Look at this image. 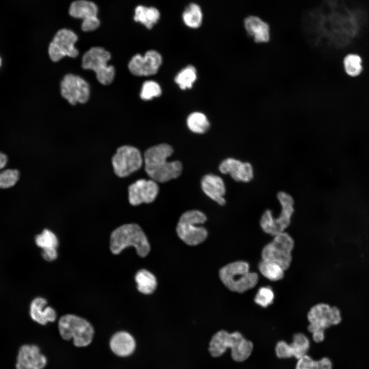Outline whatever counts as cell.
Segmentation results:
<instances>
[{
    "mask_svg": "<svg viewBox=\"0 0 369 369\" xmlns=\"http://www.w3.org/2000/svg\"><path fill=\"white\" fill-rule=\"evenodd\" d=\"M161 94L160 86L157 82L147 80L142 84L140 96L142 99L149 100L154 97L159 96Z\"/></svg>",
    "mask_w": 369,
    "mask_h": 369,
    "instance_id": "cell-35",
    "label": "cell"
},
{
    "mask_svg": "<svg viewBox=\"0 0 369 369\" xmlns=\"http://www.w3.org/2000/svg\"><path fill=\"white\" fill-rule=\"evenodd\" d=\"M62 96L71 105L85 103L89 99L90 87L88 83L79 76L68 74L60 84Z\"/></svg>",
    "mask_w": 369,
    "mask_h": 369,
    "instance_id": "cell-13",
    "label": "cell"
},
{
    "mask_svg": "<svg viewBox=\"0 0 369 369\" xmlns=\"http://www.w3.org/2000/svg\"><path fill=\"white\" fill-rule=\"evenodd\" d=\"M110 58V53L104 48L92 47L84 54L82 67L94 71L99 83L105 85H109L112 82L115 75L113 66L108 65Z\"/></svg>",
    "mask_w": 369,
    "mask_h": 369,
    "instance_id": "cell-10",
    "label": "cell"
},
{
    "mask_svg": "<svg viewBox=\"0 0 369 369\" xmlns=\"http://www.w3.org/2000/svg\"><path fill=\"white\" fill-rule=\"evenodd\" d=\"M173 153L172 147L167 144L153 146L145 151V169L152 180L165 182L179 176L182 170L181 162L167 160Z\"/></svg>",
    "mask_w": 369,
    "mask_h": 369,
    "instance_id": "cell-1",
    "label": "cell"
},
{
    "mask_svg": "<svg viewBox=\"0 0 369 369\" xmlns=\"http://www.w3.org/2000/svg\"><path fill=\"white\" fill-rule=\"evenodd\" d=\"M275 294L270 286L260 287L254 297V302L262 308L270 305L274 300Z\"/></svg>",
    "mask_w": 369,
    "mask_h": 369,
    "instance_id": "cell-34",
    "label": "cell"
},
{
    "mask_svg": "<svg viewBox=\"0 0 369 369\" xmlns=\"http://www.w3.org/2000/svg\"><path fill=\"white\" fill-rule=\"evenodd\" d=\"M69 14L73 17L81 19V29L86 32L96 29L100 25L97 17L98 7L96 5L87 0H77L70 5Z\"/></svg>",
    "mask_w": 369,
    "mask_h": 369,
    "instance_id": "cell-14",
    "label": "cell"
},
{
    "mask_svg": "<svg viewBox=\"0 0 369 369\" xmlns=\"http://www.w3.org/2000/svg\"><path fill=\"white\" fill-rule=\"evenodd\" d=\"M196 78V69L194 66L189 65L177 73L175 77V81L180 89L186 90L192 88Z\"/></svg>",
    "mask_w": 369,
    "mask_h": 369,
    "instance_id": "cell-32",
    "label": "cell"
},
{
    "mask_svg": "<svg viewBox=\"0 0 369 369\" xmlns=\"http://www.w3.org/2000/svg\"><path fill=\"white\" fill-rule=\"evenodd\" d=\"M162 57L155 50H149L144 56L134 55L128 64L130 71L136 76H149L158 71L162 63Z\"/></svg>",
    "mask_w": 369,
    "mask_h": 369,
    "instance_id": "cell-15",
    "label": "cell"
},
{
    "mask_svg": "<svg viewBox=\"0 0 369 369\" xmlns=\"http://www.w3.org/2000/svg\"><path fill=\"white\" fill-rule=\"evenodd\" d=\"M344 70L351 77L359 76L363 70L362 57L356 53L347 54L343 60Z\"/></svg>",
    "mask_w": 369,
    "mask_h": 369,
    "instance_id": "cell-29",
    "label": "cell"
},
{
    "mask_svg": "<svg viewBox=\"0 0 369 369\" xmlns=\"http://www.w3.org/2000/svg\"><path fill=\"white\" fill-rule=\"evenodd\" d=\"M219 170L223 174H229L235 181L248 183L255 177L254 168L251 162L228 157L221 161Z\"/></svg>",
    "mask_w": 369,
    "mask_h": 369,
    "instance_id": "cell-16",
    "label": "cell"
},
{
    "mask_svg": "<svg viewBox=\"0 0 369 369\" xmlns=\"http://www.w3.org/2000/svg\"><path fill=\"white\" fill-rule=\"evenodd\" d=\"M35 240L36 245L43 249L42 256L46 260L51 261L57 258L58 242L56 236L52 231L44 229L36 235Z\"/></svg>",
    "mask_w": 369,
    "mask_h": 369,
    "instance_id": "cell-22",
    "label": "cell"
},
{
    "mask_svg": "<svg viewBox=\"0 0 369 369\" xmlns=\"http://www.w3.org/2000/svg\"><path fill=\"white\" fill-rule=\"evenodd\" d=\"M309 348L310 341L308 337L301 333H298L293 336L291 343L283 340L278 342L275 346V352L279 358L295 357L298 360L307 354Z\"/></svg>",
    "mask_w": 369,
    "mask_h": 369,
    "instance_id": "cell-18",
    "label": "cell"
},
{
    "mask_svg": "<svg viewBox=\"0 0 369 369\" xmlns=\"http://www.w3.org/2000/svg\"><path fill=\"white\" fill-rule=\"evenodd\" d=\"M128 191L130 203L135 206L153 202L157 196L159 187L152 179H140L131 184Z\"/></svg>",
    "mask_w": 369,
    "mask_h": 369,
    "instance_id": "cell-17",
    "label": "cell"
},
{
    "mask_svg": "<svg viewBox=\"0 0 369 369\" xmlns=\"http://www.w3.org/2000/svg\"><path fill=\"white\" fill-rule=\"evenodd\" d=\"M8 161L7 155L2 152H0V172L1 170L5 168Z\"/></svg>",
    "mask_w": 369,
    "mask_h": 369,
    "instance_id": "cell-36",
    "label": "cell"
},
{
    "mask_svg": "<svg viewBox=\"0 0 369 369\" xmlns=\"http://www.w3.org/2000/svg\"><path fill=\"white\" fill-rule=\"evenodd\" d=\"M46 357L35 345L24 344L19 349L16 357V369H43L47 364Z\"/></svg>",
    "mask_w": 369,
    "mask_h": 369,
    "instance_id": "cell-19",
    "label": "cell"
},
{
    "mask_svg": "<svg viewBox=\"0 0 369 369\" xmlns=\"http://www.w3.org/2000/svg\"><path fill=\"white\" fill-rule=\"evenodd\" d=\"M248 33L256 43H265L270 39V28L267 23L257 16H250L244 20Z\"/></svg>",
    "mask_w": 369,
    "mask_h": 369,
    "instance_id": "cell-24",
    "label": "cell"
},
{
    "mask_svg": "<svg viewBox=\"0 0 369 369\" xmlns=\"http://www.w3.org/2000/svg\"><path fill=\"white\" fill-rule=\"evenodd\" d=\"M258 270L262 275L272 281L282 279L285 271L277 263L263 259L258 264Z\"/></svg>",
    "mask_w": 369,
    "mask_h": 369,
    "instance_id": "cell-27",
    "label": "cell"
},
{
    "mask_svg": "<svg viewBox=\"0 0 369 369\" xmlns=\"http://www.w3.org/2000/svg\"><path fill=\"white\" fill-rule=\"evenodd\" d=\"M252 348V342L245 339L239 332L230 333L220 330L215 334L209 344V351L213 357L222 355L228 348L231 350V356L234 360L245 357Z\"/></svg>",
    "mask_w": 369,
    "mask_h": 369,
    "instance_id": "cell-5",
    "label": "cell"
},
{
    "mask_svg": "<svg viewBox=\"0 0 369 369\" xmlns=\"http://www.w3.org/2000/svg\"><path fill=\"white\" fill-rule=\"evenodd\" d=\"M58 330L64 339H73L74 344L77 347L86 346L90 344L94 333L93 326L87 320L72 314L60 317Z\"/></svg>",
    "mask_w": 369,
    "mask_h": 369,
    "instance_id": "cell-8",
    "label": "cell"
},
{
    "mask_svg": "<svg viewBox=\"0 0 369 369\" xmlns=\"http://www.w3.org/2000/svg\"><path fill=\"white\" fill-rule=\"evenodd\" d=\"M46 300L42 297L35 298L30 306V315L31 318L42 325L46 324L48 322H53L56 318L54 310L48 306Z\"/></svg>",
    "mask_w": 369,
    "mask_h": 369,
    "instance_id": "cell-21",
    "label": "cell"
},
{
    "mask_svg": "<svg viewBox=\"0 0 369 369\" xmlns=\"http://www.w3.org/2000/svg\"><path fill=\"white\" fill-rule=\"evenodd\" d=\"M219 277L231 291L242 293L255 287L259 280L257 273L251 272L248 262L239 260L229 263L219 271Z\"/></svg>",
    "mask_w": 369,
    "mask_h": 369,
    "instance_id": "cell-4",
    "label": "cell"
},
{
    "mask_svg": "<svg viewBox=\"0 0 369 369\" xmlns=\"http://www.w3.org/2000/svg\"><path fill=\"white\" fill-rule=\"evenodd\" d=\"M307 318L309 322L308 330L316 342L324 340L326 329L339 324L341 320L337 308L323 303L313 306L308 313Z\"/></svg>",
    "mask_w": 369,
    "mask_h": 369,
    "instance_id": "cell-6",
    "label": "cell"
},
{
    "mask_svg": "<svg viewBox=\"0 0 369 369\" xmlns=\"http://www.w3.org/2000/svg\"><path fill=\"white\" fill-rule=\"evenodd\" d=\"M77 36L72 30L62 29L55 35L49 46V55L51 59L55 62L67 56L76 57L78 51L75 47Z\"/></svg>",
    "mask_w": 369,
    "mask_h": 369,
    "instance_id": "cell-12",
    "label": "cell"
},
{
    "mask_svg": "<svg viewBox=\"0 0 369 369\" xmlns=\"http://www.w3.org/2000/svg\"><path fill=\"white\" fill-rule=\"evenodd\" d=\"M201 187L203 192L219 205L225 204L224 198L226 192L225 186L220 176L212 174L206 175L201 179Z\"/></svg>",
    "mask_w": 369,
    "mask_h": 369,
    "instance_id": "cell-20",
    "label": "cell"
},
{
    "mask_svg": "<svg viewBox=\"0 0 369 369\" xmlns=\"http://www.w3.org/2000/svg\"><path fill=\"white\" fill-rule=\"evenodd\" d=\"M160 15L159 11L155 7L138 5L135 9L134 20L151 29L157 23Z\"/></svg>",
    "mask_w": 369,
    "mask_h": 369,
    "instance_id": "cell-25",
    "label": "cell"
},
{
    "mask_svg": "<svg viewBox=\"0 0 369 369\" xmlns=\"http://www.w3.org/2000/svg\"><path fill=\"white\" fill-rule=\"evenodd\" d=\"M182 17L187 26L193 29L198 28L201 26L202 20L201 9L197 4L191 3L184 10Z\"/></svg>",
    "mask_w": 369,
    "mask_h": 369,
    "instance_id": "cell-28",
    "label": "cell"
},
{
    "mask_svg": "<svg viewBox=\"0 0 369 369\" xmlns=\"http://www.w3.org/2000/svg\"><path fill=\"white\" fill-rule=\"evenodd\" d=\"M1 58H0V65H1Z\"/></svg>",
    "mask_w": 369,
    "mask_h": 369,
    "instance_id": "cell-37",
    "label": "cell"
},
{
    "mask_svg": "<svg viewBox=\"0 0 369 369\" xmlns=\"http://www.w3.org/2000/svg\"><path fill=\"white\" fill-rule=\"evenodd\" d=\"M294 246L295 241L289 233L278 234L262 248V259L277 263L286 271L291 265Z\"/></svg>",
    "mask_w": 369,
    "mask_h": 369,
    "instance_id": "cell-9",
    "label": "cell"
},
{
    "mask_svg": "<svg viewBox=\"0 0 369 369\" xmlns=\"http://www.w3.org/2000/svg\"><path fill=\"white\" fill-rule=\"evenodd\" d=\"M20 178V172L16 169H9L0 172V189L10 188L15 186Z\"/></svg>",
    "mask_w": 369,
    "mask_h": 369,
    "instance_id": "cell-33",
    "label": "cell"
},
{
    "mask_svg": "<svg viewBox=\"0 0 369 369\" xmlns=\"http://www.w3.org/2000/svg\"><path fill=\"white\" fill-rule=\"evenodd\" d=\"M129 247H134L137 255L147 256L151 250L150 244L141 227L136 223L123 224L111 233L110 250L114 254H119Z\"/></svg>",
    "mask_w": 369,
    "mask_h": 369,
    "instance_id": "cell-3",
    "label": "cell"
},
{
    "mask_svg": "<svg viewBox=\"0 0 369 369\" xmlns=\"http://www.w3.org/2000/svg\"><path fill=\"white\" fill-rule=\"evenodd\" d=\"M187 124L192 132L198 134L205 133L210 127V122L206 116L199 112L190 114L187 118Z\"/></svg>",
    "mask_w": 369,
    "mask_h": 369,
    "instance_id": "cell-30",
    "label": "cell"
},
{
    "mask_svg": "<svg viewBox=\"0 0 369 369\" xmlns=\"http://www.w3.org/2000/svg\"><path fill=\"white\" fill-rule=\"evenodd\" d=\"M110 346L116 355L125 357L130 355L135 348V341L132 336L126 332L115 333L111 338Z\"/></svg>",
    "mask_w": 369,
    "mask_h": 369,
    "instance_id": "cell-23",
    "label": "cell"
},
{
    "mask_svg": "<svg viewBox=\"0 0 369 369\" xmlns=\"http://www.w3.org/2000/svg\"><path fill=\"white\" fill-rule=\"evenodd\" d=\"M135 280L138 291L143 294H151L156 289V278L147 270L143 269L138 271L135 276Z\"/></svg>",
    "mask_w": 369,
    "mask_h": 369,
    "instance_id": "cell-26",
    "label": "cell"
},
{
    "mask_svg": "<svg viewBox=\"0 0 369 369\" xmlns=\"http://www.w3.org/2000/svg\"><path fill=\"white\" fill-rule=\"evenodd\" d=\"M332 363L327 357L315 360L307 354L298 359L296 369H332Z\"/></svg>",
    "mask_w": 369,
    "mask_h": 369,
    "instance_id": "cell-31",
    "label": "cell"
},
{
    "mask_svg": "<svg viewBox=\"0 0 369 369\" xmlns=\"http://www.w3.org/2000/svg\"><path fill=\"white\" fill-rule=\"evenodd\" d=\"M207 220L206 215L201 212L192 210L183 213L176 227L179 238L186 244L195 246L203 242L208 237L205 228L199 226Z\"/></svg>",
    "mask_w": 369,
    "mask_h": 369,
    "instance_id": "cell-7",
    "label": "cell"
},
{
    "mask_svg": "<svg viewBox=\"0 0 369 369\" xmlns=\"http://www.w3.org/2000/svg\"><path fill=\"white\" fill-rule=\"evenodd\" d=\"M111 161L115 174L119 177H125L139 170L143 160L138 149L125 145L117 149Z\"/></svg>",
    "mask_w": 369,
    "mask_h": 369,
    "instance_id": "cell-11",
    "label": "cell"
},
{
    "mask_svg": "<svg viewBox=\"0 0 369 369\" xmlns=\"http://www.w3.org/2000/svg\"><path fill=\"white\" fill-rule=\"evenodd\" d=\"M276 198L280 207L279 214L275 216L271 209H266L259 220L261 230L272 237L286 231L291 224L295 210V199L289 192L279 191L276 194Z\"/></svg>",
    "mask_w": 369,
    "mask_h": 369,
    "instance_id": "cell-2",
    "label": "cell"
}]
</instances>
